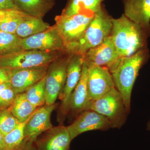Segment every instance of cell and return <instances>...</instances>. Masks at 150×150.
Returning <instances> with one entry per match:
<instances>
[{"label": "cell", "instance_id": "cell-1", "mask_svg": "<svg viewBox=\"0 0 150 150\" xmlns=\"http://www.w3.org/2000/svg\"><path fill=\"white\" fill-rule=\"evenodd\" d=\"M110 36L120 57H129L147 48L150 36L139 24L123 14L118 18H112Z\"/></svg>", "mask_w": 150, "mask_h": 150}, {"label": "cell", "instance_id": "cell-2", "mask_svg": "<svg viewBox=\"0 0 150 150\" xmlns=\"http://www.w3.org/2000/svg\"><path fill=\"white\" fill-rule=\"evenodd\" d=\"M148 48L129 57H121L110 70L115 88L121 94L127 112L131 111L132 90L139 71L149 58Z\"/></svg>", "mask_w": 150, "mask_h": 150}, {"label": "cell", "instance_id": "cell-3", "mask_svg": "<svg viewBox=\"0 0 150 150\" xmlns=\"http://www.w3.org/2000/svg\"><path fill=\"white\" fill-rule=\"evenodd\" d=\"M94 14L81 13L71 16L60 15L56 17L55 25L62 36L68 54L76 53Z\"/></svg>", "mask_w": 150, "mask_h": 150}, {"label": "cell", "instance_id": "cell-4", "mask_svg": "<svg viewBox=\"0 0 150 150\" xmlns=\"http://www.w3.org/2000/svg\"><path fill=\"white\" fill-rule=\"evenodd\" d=\"M89 109L107 118L112 129L121 128L126 123L129 114L123 97L115 87L92 101Z\"/></svg>", "mask_w": 150, "mask_h": 150}, {"label": "cell", "instance_id": "cell-5", "mask_svg": "<svg viewBox=\"0 0 150 150\" xmlns=\"http://www.w3.org/2000/svg\"><path fill=\"white\" fill-rule=\"evenodd\" d=\"M112 28V18L102 5L94 14L75 53L84 55L89 49L101 44L110 35Z\"/></svg>", "mask_w": 150, "mask_h": 150}, {"label": "cell", "instance_id": "cell-6", "mask_svg": "<svg viewBox=\"0 0 150 150\" xmlns=\"http://www.w3.org/2000/svg\"><path fill=\"white\" fill-rule=\"evenodd\" d=\"M62 52L23 50L0 56V67L11 69L49 66L60 58Z\"/></svg>", "mask_w": 150, "mask_h": 150}, {"label": "cell", "instance_id": "cell-7", "mask_svg": "<svg viewBox=\"0 0 150 150\" xmlns=\"http://www.w3.org/2000/svg\"><path fill=\"white\" fill-rule=\"evenodd\" d=\"M83 62V54H70L67 64L66 83L58 98L61 100L58 115V121L61 123L64 122L69 113L70 97L80 79Z\"/></svg>", "mask_w": 150, "mask_h": 150}, {"label": "cell", "instance_id": "cell-8", "mask_svg": "<svg viewBox=\"0 0 150 150\" xmlns=\"http://www.w3.org/2000/svg\"><path fill=\"white\" fill-rule=\"evenodd\" d=\"M70 54L67 57H60L48 67L46 76L45 104H55L66 83L67 68Z\"/></svg>", "mask_w": 150, "mask_h": 150}, {"label": "cell", "instance_id": "cell-9", "mask_svg": "<svg viewBox=\"0 0 150 150\" xmlns=\"http://www.w3.org/2000/svg\"><path fill=\"white\" fill-rule=\"evenodd\" d=\"M23 50L67 53L62 36L56 25L35 35L22 38Z\"/></svg>", "mask_w": 150, "mask_h": 150}, {"label": "cell", "instance_id": "cell-10", "mask_svg": "<svg viewBox=\"0 0 150 150\" xmlns=\"http://www.w3.org/2000/svg\"><path fill=\"white\" fill-rule=\"evenodd\" d=\"M87 89L91 102L115 87L112 75L106 67H88Z\"/></svg>", "mask_w": 150, "mask_h": 150}, {"label": "cell", "instance_id": "cell-11", "mask_svg": "<svg viewBox=\"0 0 150 150\" xmlns=\"http://www.w3.org/2000/svg\"><path fill=\"white\" fill-rule=\"evenodd\" d=\"M67 127L71 141L84 132L95 130L106 131L111 128L107 118L91 109L81 112L74 122Z\"/></svg>", "mask_w": 150, "mask_h": 150}, {"label": "cell", "instance_id": "cell-12", "mask_svg": "<svg viewBox=\"0 0 150 150\" xmlns=\"http://www.w3.org/2000/svg\"><path fill=\"white\" fill-rule=\"evenodd\" d=\"M120 58L110 35L101 44L89 49L84 54V61L88 67H106L109 71Z\"/></svg>", "mask_w": 150, "mask_h": 150}, {"label": "cell", "instance_id": "cell-13", "mask_svg": "<svg viewBox=\"0 0 150 150\" xmlns=\"http://www.w3.org/2000/svg\"><path fill=\"white\" fill-rule=\"evenodd\" d=\"M57 104H45L33 113L24 128V140L35 142L39 135L53 128L51 121V113Z\"/></svg>", "mask_w": 150, "mask_h": 150}, {"label": "cell", "instance_id": "cell-14", "mask_svg": "<svg viewBox=\"0 0 150 150\" xmlns=\"http://www.w3.org/2000/svg\"><path fill=\"white\" fill-rule=\"evenodd\" d=\"M49 66L11 69V84L17 94L22 93L46 76Z\"/></svg>", "mask_w": 150, "mask_h": 150}, {"label": "cell", "instance_id": "cell-15", "mask_svg": "<svg viewBox=\"0 0 150 150\" xmlns=\"http://www.w3.org/2000/svg\"><path fill=\"white\" fill-rule=\"evenodd\" d=\"M71 140L67 127H53L35 143L36 150H69Z\"/></svg>", "mask_w": 150, "mask_h": 150}, {"label": "cell", "instance_id": "cell-16", "mask_svg": "<svg viewBox=\"0 0 150 150\" xmlns=\"http://www.w3.org/2000/svg\"><path fill=\"white\" fill-rule=\"evenodd\" d=\"M88 67L84 61L81 74L79 82L71 95L69 104V112L77 116L85 110H89L91 101L87 89Z\"/></svg>", "mask_w": 150, "mask_h": 150}, {"label": "cell", "instance_id": "cell-17", "mask_svg": "<svg viewBox=\"0 0 150 150\" xmlns=\"http://www.w3.org/2000/svg\"><path fill=\"white\" fill-rule=\"evenodd\" d=\"M124 14L150 35V0H122Z\"/></svg>", "mask_w": 150, "mask_h": 150}, {"label": "cell", "instance_id": "cell-18", "mask_svg": "<svg viewBox=\"0 0 150 150\" xmlns=\"http://www.w3.org/2000/svg\"><path fill=\"white\" fill-rule=\"evenodd\" d=\"M16 8L23 13L42 18L55 4V0H13Z\"/></svg>", "mask_w": 150, "mask_h": 150}, {"label": "cell", "instance_id": "cell-19", "mask_svg": "<svg viewBox=\"0 0 150 150\" xmlns=\"http://www.w3.org/2000/svg\"><path fill=\"white\" fill-rule=\"evenodd\" d=\"M104 0H69L61 15L71 16L78 14L95 13Z\"/></svg>", "mask_w": 150, "mask_h": 150}, {"label": "cell", "instance_id": "cell-20", "mask_svg": "<svg viewBox=\"0 0 150 150\" xmlns=\"http://www.w3.org/2000/svg\"><path fill=\"white\" fill-rule=\"evenodd\" d=\"M51 27L42 18L28 16L19 25L16 34L20 38H26L45 31Z\"/></svg>", "mask_w": 150, "mask_h": 150}, {"label": "cell", "instance_id": "cell-21", "mask_svg": "<svg viewBox=\"0 0 150 150\" xmlns=\"http://www.w3.org/2000/svg\"><path fill=\"white\" fill-rule=\"evenodd\" d=\"M37 108L28 100L24 92L17 95L8 109L19 123H23L27 121Z\"/></svg>", "mask_w": 150, "mask_h": 150}, {"label": "cell", "instance_id": "cell-22", "mask_svg": "<svg viewBox=\"0 0 150 150\" xmlns=\"http://www.w3.org/2000/svg\"><path fill=\"white\" fill-rule=\"evenodd\" d=\"M22 40L16 34L0 31V56L23 50Z\"/></svg>", "mask_w": 150, "mask_h": 150}, {"label": "cell", "instance_id": "cell-23", "mask_svg": "<svg viewBox=\"0 0 150 150\" xmlns=\"http://www.w3.org/2000/svg\"><path fill=\"white\" fill-rule=\"evenodd\" d=\"M24 93L28 100L34 106L37 108L43 106L46 103V76Z\"/></svg>", "mask_w": 150, "mask_h": 150}, {"label": "cell", "instance_id": "cell-24", "mask_svg": "<svg viewBox=\"0 0 150 150\" xmlns=\"http://www.w3.org/2000/svg\"><path fill=\"white\" fill-rule=\"evenodd\" d=\"M28 120L19 123L16 127L4 137L6 150H17L25 139L24 128Z\"/></svg>", "mask_w": 150, "mask_h": 150}, {"label": "cell", "instance_id": "cell-25", "mask_svg": "<svg viewBox=\"0 0 150 150\" xmlns=\"http://www.w3.org/2000/svg\"><path fill=\"white\" fill-rule=\"evenodd\" d=\"M19 123L8 108L0 110V133L4 137L12 131Z\"/></svg>", "mask_w": 150, "mask_h": 150}, {"label": "cell", "instance_id": "cell-26", "mask_svg": "<svg viewBox=\"0 0 150 150\" xmlns=\"http://www.w3.org/2000/svg\"><path fill=\"white\" fill-rule=\"evenodd\" d=\"M29 15L20 11L16 14L10 17L0 24V31L16 34L19 25Z\"/></svg>", "mask_w": 150, "mask_h": 150}, {"label": "cell", "instance_id": "cell-27", "mask_svg": "<svg viewBox=\"0 0 150 150\" xmlns=\"http://www.w3.org/2000/svg\"><path fill=\"white\" fill-rule=\"evenodd\" d=\"M11 86L5 89L0 93V110L8 109L10 107L17 95Z\"/></svg>", "mask_w": 150, "mask_h": 150}, {"label": "cell", "instance_id": "cell-28", "mask_svg": "<svg viewBox=\"0 0 150 150\" xmlns=\"http://www.w3.org/2000/svg\"><path fill=\"white\" fill-rule=\"evenodd\" d=\"M11 77V69L0 67V85L10 82Z\"/></svg>", "mask_w": 150, "mask_h": 150}, {"label": "cell", "instance_id": "cell-29", "mask_svg": "<svg viewBox=\"0 0 150 150\" xmlns=\"http://www.w3.org/2000/svg\"><path fill=\"white\" fill-rule=\"evenodd\" d=\"M20 11L16 8L0 9V24L10 17L18 13Z\"/></svg>", "mask_w": 150, "mask_h": 150}, {"label": "cell", "instance_id": "cell-30", "mask_svg": "<svg viewBox=\"0 0 150 150\" xmlns=\"http://www.w3.org/2000/svg\"><path fill=\"white\" fill-rule=\"evenodd\" d=\"M34 142L24 140L23 143L17 150H36Z\"/></svg>", "mask_w": 150, "mask_h": 150}, {"label": "cell", "instance_id": "cell-31", "mask_svg": "<svg viewBox=\"0 0 150 150\" xmlns=\"http://www.w3.org/2000/svg\"><path fill=\"white\" fill-rule=\"evenodd\" d=\"M16 8L13 0H0V9Z\"/></svg>", "mask_w": 150, "mask_h": 150}, {"label": "cell", "instance_id": "cell-32", "mask_svg": "<svg viewBox=\"0 0 150 150\" xmlns=\"http://www.w3.org/2000/svg\"><path fill=\"white\" fill-rule=\"evenodd\" d=\"M0 150H6L4 137L1 133H0Z\"/></svg>", "mask_w": 150, "mask_h": 150}, {"label": "cell", "instance_id": "cell-33", "mask_svg": "<svg viewBox=\"0 0 150 150\" xmlns=\"http://www.w3.org/2000/svg\"><path fill=\"white\" fill-rule=\"evenodd\" d=\"M11 84L10 82L6 83L0 85V93L1 92L4 90L5 89L7 88L11 87Z\"/></svg>", "mask_w": 150, "mask_h": 150}, {"label": "cell", "instance_id": "cell-34", "mask_svg": "<svg viewBox=\"0 0 150 150\" xmlns=\"http://www.w3.org/2000/svg\"><path fill=\"white\" fill-rule=\"evenodd\" d=\"M147 130L150 131V119L147 124Z\"/></svg>", "mask_w": 150, "mask_h": 150}]
</instances>
